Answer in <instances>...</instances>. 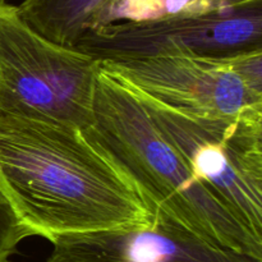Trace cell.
I'll list each match as a JSON object with an SVG mask.
<instances>
[{
	"label": "cell",
	"mask_w": 262,
	"mask_h": 262,
	"mask_svg": "<svg viewBox=\"0 0 262 262\" xmlns=\"http://www.w3.org/2000/svg\"><path fill=\"white\" fill-rule=\"evenodd\" d=\"M196 0H105L90 30L118 22H147L182 12ZM89 30V31H90Z\"/></svg>",
	"instance_id": "cell-9"
},
{
	"label": "cell",
	"mask_w": 262,
	"mask_h": 262,
	"mask_svg": "<svg viewBox=\"0 0 262 262\" xmlns=\"http://www.w3.org/2000/svg\"><path fill=\"white\" fill-rule=\"evenodd\" d=\"M87 140L133 184L148 209H160L211 245L262 261V239L197 181L159 130L137 92L100 68Z\"/></svg>",
	"instance_id": "cell-2"
},
{
	"label": "cell",
	"mask_w": 262,
	"mask_h": 262,
	"mask_svg": "<svg viewBox=\"0 0 262 262\" xmlns=\"http://www.w3.org/2000/svg\"><path fill=\"white\" fill-rule=\"evenodd\" d=\"M237 56H160L102 61L100 68L178 112L201 118H233L262 112V92L245 81Z\"/></svg>",
	"instance_id": "cell-6"
},
{
	"label": "cell",
	"mask_w": 262,
	"mask_h": 262,
	"mask_svg": "<svg viewBox=\"0 0 262 262\" xmlns=\"http://www.w3.org/2000/svg\"><path fill=\"white\" fill-rule=\"evenodd\" d=\"M0 188L23 224L49 242L147 225L154 217L83 130L59 122L0 114Z\"/></svg>",
	"instance_id": "cell-1"
},
{
	"label": "cell",
	"mask_w": 262,
	"mask_h": 262,
	"mask_svg": "<svg viewBox=\"0 0 262 262\" xmlns=\"http://www.w3.org/2000/svg\"><path fill=\"white\" fill-rule=\"evenodd\" d=\"M30 237H33V233L23 224L0 188V262H10L18 246Z\"/></svg>",
	"instance_id": "cell-10"
},
{
	"label": "cell",
	"mask_w": 262,
	"mask_h": 262,
	"mask_svg": "<svg viewBox=\"0 0 262 262\" xmlns=\"http://www.w3.org/2000/svg\"><path fill=\"white\" fill-rule=\"evenodd\" d=\"M74 48L99 63L160 56L233 58L262 50V0H196L161 19L90 30Z\"/></svg>",
	"instance_id": "cell-5"
},
{
	"label": "cell",
	"mask_w": 262,
	"mask_h": 262,
	"mask_svg": "<svg viewBox=\"0 0 262 262\" xmlns=\"http://www.w3.org/2000/svg\"><path fill=\"white\" fill-rule=\"evenodd\" d=\"M136 92L194 178L262 239V112L193 117Z\"/></svg>",
	"instance_id": "cell-4"
},
{
	"label": "cell",
	"mask_w": 262,
	"mask_h": 262,
	"mask_svg": "<svg viewBox=\"0 0 262 262\" xmlns=\"http://www.w3.org/2000/svg\"><path fill=\"white\" fill-rule=\"evenodd\" d=\"M152 214L147 225L55 237L45 262H262L211 245L160 209Z\"/></svg>",
	"instance_id": "cell-7"
},
{
	"label": "cell",
	"mask_w": 262,
	"mask_h": 262,
	"mask_svg": "<svg viewBox=\"0 0 262 262\" xmlns=\"http://www.w3.org/2000/svg\"><path fill=\"white\" fill-rule=\"evenodd\" d=\"M2 3H7V0H0V4H2Z\"/></svg>",
	"instance_id": "cell-11"
},
{
	"label": "cell",
	"mask_w": 262,
	"mask_h": 262,
	"mask_svg": "<svg viewBox=\"0 0 262 262\" xmlns=\"http://www.w3.org/2000/svg\"><path fill=\"white\" fill-rule=\"evenodd\" d=\"M99 71L89 54L43 37L15 5L0 4V114L86 129Z\"/></svg>",
	"instance_id": "cell-3"
},
{
	"label": "cell",
	"mask_w": 262,
	"mask_h": 262,
	"mask_svg": "<svg viewBox=\"0 0 262 262\" xmlns=\"http://www.w3.org/2000/svg\"><path fill=\"white\" fill-rule=\"evenodd\" d=\"M105 0H23L18 12L27 25L59 45L74 48L90 30Z\"/></svg>",
	"instance_id": "cell-8"
}]
</instances>
